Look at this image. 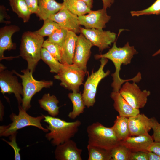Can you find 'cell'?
Wrapping results in <instances>:
<instances>
[{"mask_svg":"<svg viewBox=\"0 0 160 160\" xmlns=\"http://www.w3.org/2000/svg\"><path fill=\"white\" fill-rule=\"evenodd\" d=\"M38 102L40 107L46 111L50 116L55 117L59 114V101L54 95L45 94L39 100Z\"/></svg>","mask_w":160,"mask_h":160,"instance_id":"obj_22","label":"cell"},{"mask_svg":"<svg viewBox=\"0 0 160 160\" xmlns=\"http://www.w3.org/2000/svg\"><path fill=\"white\" fill-rule=\"evenodd\" d=\"M8 0L13 11L22 19L23 22H28L32 14L25 0Z\"/></svg>","mask_w":160,"mask_h":160,"instance_id":"obj_25","label":"cell"},{"mask_svg":"<svg viewBox=\"0 0 160 160\" xmlns=\"http://www.w3.org/2000/svg\"><path fill=\"white\" fill-rule=\"evenodd\" d=\"M103 4V8L106 9L109 8L114 1V0H102Z\"/></svg>","mask_w":160,"mask_h":160,"instance_id":"obj_41","label":"cell"},{"mask_svg":"<svg viewBox=\"0 0 160 160\" xmlns=\"http://www.w3.org/2000/svg\"><path fill=\"white\" fill-rule=\"evenodd\" d=\"M17 133V132L10 135L9 137L10 141H7L4 139H2L13 148L15 153V160H20L21 156L20 153V149L18 147L16 141V136Z\"/></svg>","mask_w":160,"mask_h":160,"instance_id":"obj_34","label":"cell"},{"mask_svg":"<svg viewBox=\"0 0 160 160\" xmlns=\"http://www.w3.org/2000/svg\"><path fill=\"white\" fill-rule=\"evenodd\" d=\"M6 11V9L4 6H0V22L1 23H4L7 24L6 22L4 20V19H6L9 20L10 18L9 16L7 15Z\"/></svg>","mask_w":160,"mask_h":160,"instance_id":"obj_39","label":"cell"},{"mask_svg":"<svg viewBox=\"0 0 160 160\" xmlns=\"http://www.w3.org/2000/svg\"><path fill=\"white\" fill-rule=\"evenodd\" d=\"M112 160H129L131 151L120 143L111 151Z\"/></svg>","mask_w":160,"mask_h":160,"instance_id":"obj_29","label":"cell"},{"mask_svg":"<svg viewBox=\"0 0 160 160\" xmlns=\"http://www.w3.org/2000/svg\"><path fill=\"white\" fill-rule=\"evenodd\" d=\"M111 98L114 101L113 107L119 116L129 118L140 113L139 109L131 106L121 95L119 92H112Z\"/></svg>","mask_w":160,"mask_h":160,"instance_id":"obj_20","label":"cell"},{"mask_svg":"<svg viewBox=\"0 0 160 160\" xmlns=\"http://www.w3.org/2000/svg\"><path fill=\"white\" fill-rule=\"evenodd\" d=\"M63 6L78 16L87 14L91 9L84 2L79 0H63Z\"/></svg>","mask_w":160,"mask_h":160,"instance_id":"obj_26","label":"cell"},{"mask_svg":"<svg viewBox=\"0 0 160 160\" xmlns=\"http://www.w3.org/2000/svg\"><path fill=\"white\" fill-rule=\"evenodd\" d=\"M93 46L91 42L82 33L78 36L73 64L84 70L87 73V64Z\"/></svg>","mask_w":160,"mask_h":160,"instance_id":"obj_12","label":"cell"},{"mask_svg":"<svg viewBox=\"0 0 160 160\" xmlns=\"http://www.w3.org/2000/svg\"><path fill=\"white\" fill-rule=\"evenodd\" d=\"M130 13L132 16H139L142 15L160 14V0L156 1L150 7L145 9L137 11H131Z\"/></svg>","mask_w":160,"mask_h":160,"instance_id":"obj_32","label":"cell"},{"mask_svg":"<svg viewBox=\"0 0 160 160\" xmlns=\"http://www.w3.org/2000/svg\"><path fill=\"white\" fill-rule=\"evenodd\" d=\"M44 37L35 32H25L23 34L20 46V55L27 63V68L33 72L41 59V52Z\"/></svg>","mask_w":160,"mask_h":160,"instance_id":"obj_3","label":"cell"},{"mask_svg":"<svg viewBox=\"0 0 160 160\" xmlns=\"http://www.w3.org/2000/svg\"><path fill=\"white\" fill-rule=\"evenodd\" d=\"M87 131L89 144L111 151L120 143L112 127H105L99 122L89 125Z\"/></svg>","mask_w":160,"mask_h":160,"instance_id":"obj_4","label":"cell"},{"mask_svg":"<svg viewBox=\"0 0 160 160\" xmlns=\"http://www.w3.org/2000/svg\"><path fill=\"white\" fill-rule=\"evenodd\" d=\"M100 59V65L99 69L89 76L84 84L82 96L85 106L88 108L93 106L95 103L97 87L100 82L110 73L109 70L105 72L104 71L108 59L104 58Z\"/></svg>","mask_w":160,"mask_h":160,"instance_id":"obj_8","label":"cell"},{"mask_svg":"<svg viewBox=\"0 0 160 160\" xmlns=\"http://www.w3.org/2000/svg\"><path fill=\"white\" fill-rule=\"evenodd\" d=\"M42 47L46 49L56 59L60 62V47L59 46L47 39L44 41Z\"/></svg>","mask_w":160,"mask_h":160,"instance_id":"obj_33","label":"cell"},{"mask_svg":"<svg viewBox=\"0 0 160 160\" xmlns=\"http://www.w3.org/2000/svg\"><path fill=\"white\" fill-rule=\"evenodd\" d=\"M137 53L134 47L130 46L129 42L123 47H118L116 46V41H115L112 47L107 52L104 54H96L95 56L96 59L102 58H106L111 60L114 64L115 72L111 74L113 80L111 85L113 88V92H119L122 85L127 81H131L138 82L141 80V74L140 72L134 78L128 79H123L119 76L121 65L130 64L134 55Z\"/></svg>","mask_w":160,"mask_h":160,"instance_id":"obj_1","label":"cell"},{"mask_svg":"<svg viewBox=\"0 0 160 160\" xmlns=\"http://www.w3.org/2000/svg\"><path fill=\"white\" fill-rule=\"evenodd\" d=\"M148 151L132 152L129 160H148Z\"/></svg>","mask_w":160,"mask_h":160,"instance_id":"obj_36","label":"cell"},{"mask_svg":"<svg viewBox=\"0 0 160 160\" xmlns=\"http://www.w3.org/2000/svg\"><path fill=\"white\" fill-rule=\"evenodd\" d=\"M68 97L71 100L73 106V109L68 115L71 119H74L84 111L85 105L83 100L81 92L70 93Z\"/></svg>","mask_w":160,"mask_h":160,"instance_id":"obj_24","label":"cell"},{"mask_svg":"<svg viewBox=\"0 0 160 160\" xmlns=\"http://www.w3.org/2000/svg\"><path fill=\"white\" fill-rule=\"evenodd\" d=\"M60 27L58 23L48 18L44 20L43 25L40 29L34 32L43 37L49 36Z\"/></svg>","mask_w":160,"mask_h":160,"instance_id":"obj_30","label":"cell"},{"mask_svg":"<svg viewBox=\"0 0 160 160\" xmlns=\"http://www.w3.org/2000/svg\"><path fill=\"white\" fill-rule=\"evenodd\" d=\"M152 136L149 134L137 136H129L120 143L129 149L132 152L148 151V149L153 142Z\"/></svg>","mask_w":160,"mask_h":160,"instance_id":"obj_19","label":"cell"},{"mask_svg":"<svg viewBox=\"0 0 160 160\" xmlns=\"http://www.w3.org/2000/svg\"><path fill=\"white\" fill-rule=\"evenodd\" d=\"M82 151L75 142L70 139L57 146L54 153L57 160H82Z\"/></svg>","mask_w":160,"mask_h":160,"instance_id":"obj_16","label":"cell"},{"mask_svg":"<svg viewBox=\"0 0 160 160\" xmlns=\"http://www.w3.org/2000/svg\"><path fill=\"white\" fill-rule=\"evenodd\" d=\"M78 37L75 32L68 31L65 40L60 48L61 63L73 64Z\"/></svg>","mask_w":160,"mask_h":160,"instance_id":"obj_18","label":"cell"},{"mask_svg":"<svg viewBox=\"0 0 160 160\" xmlns=\"http://www.w3.org/2000/svg\"><path fill=\"white\" fill-rule=\"evenodd\" d=\"M20 28L18 26L14 25L6 26L1 28L0 29V60H11L18 57L17 56L5 57L4 52L6 50L10 51L15 49L16 45L13 42L12 36L15 33L18 32Z\"/></svg>","mask_w":160,"mask_h":160,"instance_id":"obj_15","label":"cell"},{"mask_svg":"<svg viewBox=\"0 0 160 160\" xmlns=\"http://www.w3.org/2000/svg\"><path fill=\"white\" fill-rule=\"evenodd\" d=\"M80 33H82L92 44L93 46L98 47L99 51L110 48L112 43L116 39V34L110 31L92 28L86 29L80 27Z\"/></svg>","mask_w":160,"mask_h":160,"instance_id":"obj_11","label":"cell"},{"mask_svg":"<svg viewBox=\"0 0 160 160\" xmlns=\"http://www.w3.org/2000/svg\"><path fill=\"white\" fill-rule=\"evenodd\" d=\"M151 118V128L153 131L152 137L154 141L160 142V124L154 117Z\"/></svg>","mask_w":160,"mask_h":160,"instance_id":"obj_35","label":"cell"},{"mask_svg":"<svg viewBox=\"0 0 160 160\" xmlns=\"http://www.w3.org/2000/svg\"><path fill=\"white\" fill-rule=\"evenodd\" d=\"M111 18L107 14L106 9L103 8L97 10H91L87 15L78 16L80 25L86 29H103L106 28V24Z\"/></svg>","mask_w":160,"mask_h":160,"instance_id":"obj_13","label":"cell"},{"mask_svg":"<svg viewBox=\"0 0 160 160\" xmlns=\"http://www.w3.org/2000/svg\"><path fill=\"white\" fill-rule=\"evenodd\" d=\"M44 121L48 124L46 127L50 131L46 134V137L56 146L73 137L81 124L79 120L68 122L49 116L44 115Z\"/></svg>","mask_w":160,"mask_h":160,"instance_id":"obj_2","label":"cell"},{"mask_svg":"<svg viewBox=\"0 0 160 160\" xmlns=\"http://www.w3.org/2000/svg\"><path fill=\"white\" fill-rule=\"evenodd\" d=\"M0 119H3V116L4 114V106L1 102L0 101Z\"/></svg>","mask_w":160,"mask_h":160,"instance_id":"obj_43","label":"cell"},{"mask_svg":"<svg viewBox=\"0 0 160 160\" xmlns=\"http://www.w3.org/2000/svg\"><path fill=\"white\" fill-rule=\"evenodd\" d=\"M18 108V115L12 113L10 116L12 121L11 123L7 125L0 126L1 136H10L17 132L18 130L28 126L36 127L45 132H48L47 129L43 127L41 124V121L44 118V115H41L37 117H33L29 115L20 105H19Z\"/></svg>","mask_w":160,"mask_h":160,"instance_id":"obj_5","label":"cell"},{"mask_svg":"<svg viewBox=\"0 0 160 160\" xmlns=\"http://www.w3.org/2000/svg\"><path fill=\"white\" fill-rule=\"evenodd\" d=\"M5 67L0 64V87L1 92L4 95L5 93L14 94L18 103H22L23 95L22 84L18 81L17 77L13 75L12 71L5 70Z\"/></svg>","mask_w":160,"mask_h":160,"instance_id":"obj_10","label":"cell"},{"mask_svg":"<svg viewBox=\"0 0 160 160\" xmlns=\"http://www.w3.org/2000/svg\"><path fill=\"white\" fill-rule=\"evenodd\" d=\"M31 14H37L38 11V0H25Z\"/></svg>","mask_w":160,"mask_h":160,"instance_id":"obj_37","label":"cell"},{"mask_svg":"<svg viewBox=\"0 0 160 160\" xmlns=\"http://www.w3.org/2000/svg\"><path fill=\"white\" fill-rule=\"evenodd\" d=\"M160 54V49L159 50H158L157 51H156V52L154 53L152 55V56H155Z\"/></svg>","mask_w":160,"mask_h":160,"instance_id":"obj_44","label":"cell"},{"mask_svg":"<svg viewBox=\"0 0 160 160\" xmlns=\"http://www.w3.org/2000/svg\"><path fill=\"white\" fill-rule=\"evenodd\" d=\"M128 124L130 136L146 134L152 129V118L139 113L128 118Z\"/></svg>","mask_w":160,"mask_h":160,"instance_id":"obj_17","label":"cell"},{"mask_svg":"<svg viewBox=\"0 0 160 160\" xmlns=\"http://www.w3.org/2000/svg\"><path fill=\"white\" fill-rule=\"evenodd\" d=\"M148 160H160V156L151 151H148Z\"/></svg>","mask_w":160,"mask_h":160,"instance_id":"obj_40","label":"cell"},{"mask_svg":"<svg viewBox=\"0 0 160 160\" xmlns=\"http://www.w3.org/2000/svg\"><path fill=\"white\" fill-rule=\"evenodd\" d=\"M63 6V3L55 0H38V11L36 15L39 20L44 21L58 12Z\"/></svg>","mask_w":160,"mask_h":160,"instance_id":"obj_21","label":"cell"},{"mask_svg":"<svg viewBox=\"0 0 160 160\" xmlns=\"http://www.w3.org/2000/svg\"><path fill=\"white\" fill-rule=\"evenodd\" d=\"M119 92L125 100L133 108L137 109L143 108L150 95V91H141L139 87L133 82H125L120 89Z\"/></svg>","mask_w":160,"mask_h":160,"instance_id":"obj_9","label":"cell"},{"mask_svg":"<svg viewBox=\"0 0 160 160\" xmlns=\"http://www.w3.org/2000/svg\"><path fill=\"white\" fill-rule=\"evenodd\" d=\"M12 71L14 74L22 79L23 95L21 106L26 111L31 106V101L34 95L43 88H49L53 85V82L51 81L36 80L33 76V72L27 68L21 71L23 73L22 75L15 70H12Z\"/></svg>","mask_w":160,"mask_h":160,"instance_id":"obj_6","label":"cell"},{"mask_svg":"<svg viewBox=\"0 0 160 160\" xmlns=\"http://www.w3.org/2000/svg\"><path fill=\"white\" fill-rule=\"evenodd\" d=\"M88 160H112L111 150L88 144Z\"/></svg>","mask_w":160,"mask_h":160,"instance_id":"obj_27","label":"cell"},{"mask_svg":"<svg viewBox=\"0 0 160 160\" xmlns=\"http://www.w3.org/2000/svg\"><path fill=\"white\" fill-rule=\"evenodd\" d=\"M83 1L86 3L87 6L91 9L93 6V0H79Z\"/></svg>","mask_w":160,"mask_h":160,"instance_id":"obj_42","label":"cell"},{"mask_svg":"<svg viewBox=\"0 0 160 160\" xmlns=\"http://www.w3.org/2000/svg\"><path fill=\"white\" fill-rule=\"evenodd\" d=\"M68 31L65 28L60 27L48 36L47 40L61 48L65 40Z\"/></svg>","mask_w":160,"mask_h":160,"instance_id":"obj_31","label":"cell"},{"mask_svg":"<svg viewBox=\"0 0 160 160\" xmlns=\"http://www.w3.org/2000/svg\"><path fill=\"white\" fill-rule=\"evenodd\" d=\"M111 127L120 141L130 136L128 117L117 116Z\"/></svg>","mask_w":160,"mask_h":160,"instance_id":"obj_23","label":"cell"},{"mask_svg":"<svg viewBox=\"0 0 160 160\" xmlns=\"http://www.w3.org/2000/svg\"><path fill=\"white\" fill-rule=\"evenodd\" d=\"M41 59L49 67L50 72L57 74L60 70L62 63L56 59L46 49L42 48Z\"/></svg>","mask_w":160,"mask_h":160,"instance_id":"obj_28","label":"cell"},{"mask_svg":"<svg viewBox=\"0 0 160 160\" xmlns=\"http://www.w3.org/2000/svg\"><path fill=\"white\" fill-rule=\"evenodd\" d=\"M49 18L58 23L60 26L72 31L76 33H80V25L78 16L73 13L63 5L57 13L50 16Z\"/></svg>","mask_w":160,"mask_h":160,"instance_id":"obj_14","label":"cell"},{"mask_svg":"<svg viewBox=\"0 0 160 160\" xmlns=\"http://www.w3.org/2000/svg\"><path fill=\"white\" fill-rule=\"evenodd\" d=\"M148 151L153 152L160 156V142L153 141L148 147Z\"/></svg>","mask_w":160,"mask_h":160,"instance_id":"obj_38","label":"cell"},{"mask_svg":"<svg viewBox=\"0 0 160 160\" xmlns=\"http://www.w3.org/2000/svg\"><path fill=\"white\" fill-rule=\"evenodd\" d=\"M86 73L75 65L63 64L59 72L55 76V79L60 81V85L73 92H79L83 84Z\"/></svg>","mask_w":160,"mask_h":160,"instance_id":"obj_7","label":"cell"}]
</instances>
